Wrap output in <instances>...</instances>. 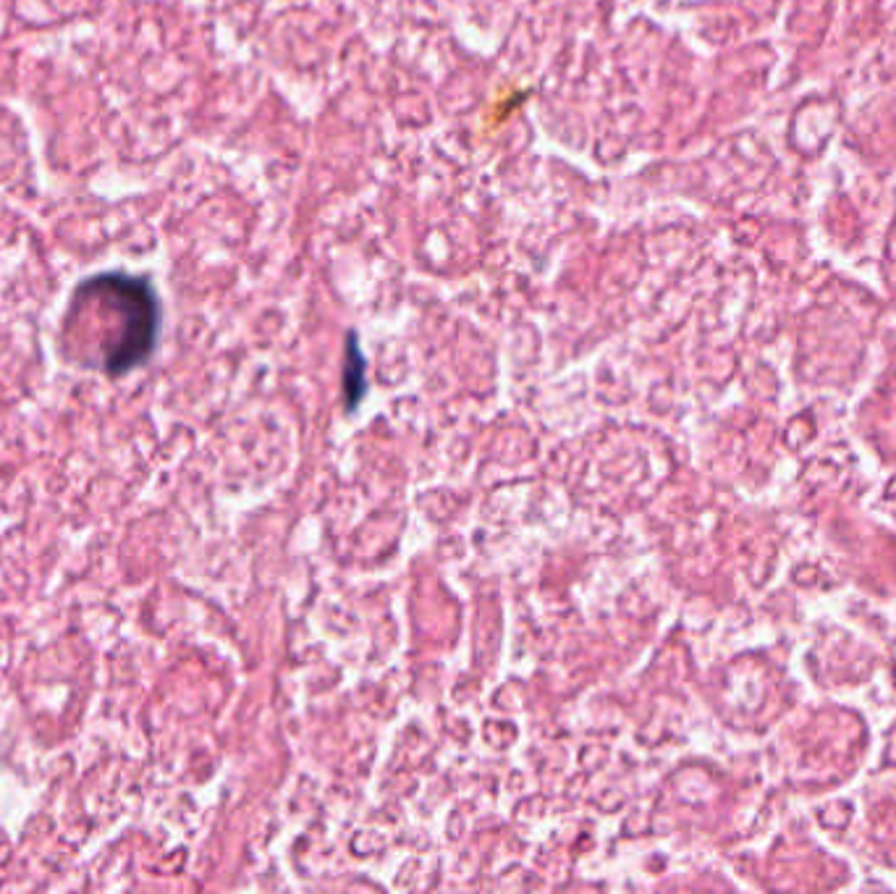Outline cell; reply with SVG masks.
I'll use <instances>...</instances> for the list:
<instances>
[{"label":"cell","instance_id":"cell-2","mask_svg":"<svg viewBox=\"0 0 896 894\" xmlns=\"http://www.w3.org/2000/svg\"><path fill=\"white\" fill-rule=\"evenodd\" d=\"M365 354L359 352L357 347V336L349 333V347H346V365H344V394H346V407L354 409L359 402H362V396H365L367 389V378H365Z\"/></svg>","mask_w":896,"mask_h":894},{"label":"cell","instance_id":"cell-1","mask_svg":"<svg viewBox=\"0 0 896 894\" xmlns=\"http://www.w3.org/2000/svg\"><path fill=\"white\" fill-rule=\"evenodd\" d=\"M163 307L147 276L124 271L95 273L74 289L63 341L82 344L95 336V365L124 375L150 360L158 347Z\"/></svg>","mask_w":896,"mask_h":894}]
</instances>
